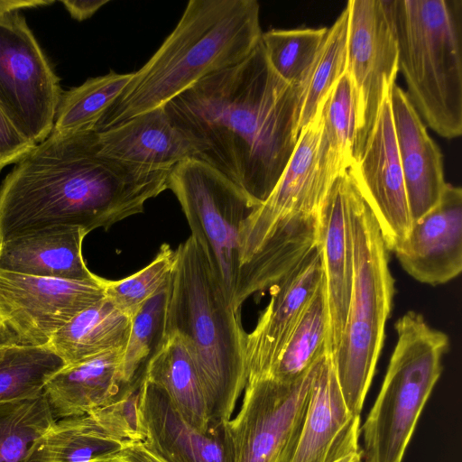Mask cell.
<instances>
[{
  "instance_id": "6da1fadb",
  "label": "cell",
  "mask_w": 462,
  "mask_h": 462,
  "mask_svg": "<svg viewBox=\"0 0 462 462\" xmlns=\"http://www.w3.org/2000/svg\"><path fill=\"white\" fill-rule=\"evenodd\" d=\"M306 83L277 75L260 41L245 60L199 80L164 109L191 143L194 158L260 206L296 147Z\"/></svg>"
},
{
  "instance_id": "7a4b0ae2",
  "label": "cell",
  "mask_w": 462,
  "mask_h": 462,
  "mask_svg": "<svg viewBox=\"0 0 462 462\" xmlns=\"http://www.w3.org/2000/svg\"><path fill=\"white\" fill-rule=\"evenodd\" d=\"M171 170L132 165L99 152L96 132H51L0 186V245L27 233L107 230L143 212L168 189Z\"/></svg>"
},
{
  "instance_id": "3957f363",
  "label": "cell",
  "mask_w": 462,
  "mask_h": 462,
  "mask_svg": "<svg viewBox=\"0 0 462 462\" xmlns=\"http://www.w3.org/2000/svg\"><path fill=\"white\" fill-rule=\"evenodd\" d=\"M255 0H190L174 30L97 125L102 131L164 106L205 77L245 60L261 41Z\"/></svg>"
},
{
  "instance_id": "277c9868",
  "label": "cell",
  "mask_w": 462,
  "mask_h": 462,
  "mask_svg": "<svg viewBox=\"0 0 462 462\" xmlns=\"http://www.w3.org/2000/svg\"><path fill=\"white\" fill-rule=\"evenodd\" d=\"M246 334L192 236L175 250L164 337L178 336L197 371L210 427L230 420L247 382Z\"/></svg>"
},
{
  "instance_id": "5b68a950",
  "label": "cell",
  "mask_w": 462,
  "mask_h": 462,
  "mask_svg": "<svg viewBox=\"0 0 462 462\" xmlns=\"http://www.w3.org/2000/svg\"><path fill=\"white\" fill-rule=\"evenodd\" d=\"M346 202L353 280L345 329L331 359L346 407L360 415L383 347L394 279L389 251L350 167Z\"/></svg>"
},
{
  "instance_id": "8992f818",
  "label": "cell",
  "mask_w": 462,
  "mask_h": 462,
  "mask_svg": "<svg viewBox=\"0 0 462 462\" xmlns=\"http://www.w3.org/2000/svg\"><path fill=\"white\" fill-rule=\"evenodd\" d=\"M407 96L439 135L462 134V0H393Z\"/></svg>"
},
{
  "instance_id": "52a82bcc",
  "label": "cell",
  "mask_w": 462,
  "mask_h": 462,
  "mask_svg": "<svg viewBox=\"0 0 462 462\" xmlns=\"http://www.w3.org/2000/svg\"><path fill=\"white\" fill-rule=\"evenodd\" d=\"M397 341L377 398L361 428L365 462H402L441 371L447 334L407 311L395 323Z\"/></svg>"
},
{
  "instance_id": "ba28073f",
  "label": "cell",
  "mask_w": 462,
  "mask_h": 462,
  "mask_svg": "<svg viewBox=\"0 0 462 462\" xmlns=\"http://www.w3.org/2000/svg\"><path fill=\"white\" fill-rule=\"evenodd\" d=\"M168 189L180 202L190 236L200 245L219 289L234 308L241 230L258 206L219 171L196 158L184 160L171 169Z\"/></svg>"
},
{
  "instance_id": "9c48e42d",
  "label": "cell",
  "mask_w": 462,
  "mask_h": 462,
  "mask_svg": "<svg viewBox=\"0 0 462 462\" xmlns=\"http://www.w3.org/2000/svg\"><path fill=\"white\" fill-rule=\"evenodd\" d=\"M59 78L19 12L0 14V107L35 144L52 131Z\"/></svg>"
},
{
  "instance_id": "30bf717a",
  "label": "cell",
  "mask_w": 462,
  "mask_h": 462,
  "mask_svg": "<svg viewBox=\"0 0 462 462\" xmlns=\"http://www.w3.org/2000/svg\"><path fill=\"white\" fill-rule=\"evenodd\" d=\"M393 0H349L346 72L356 106L354 160L359 154L399 72Z\"/></svg>"
},
{
  "instance_id": "8fae6325",
  "label": "cell",
  "mask_w": 462,
  "mask_h": 462,
  "mask_svg": "<svg viewBox=\"0 0 462 462\" xmlns=\"http://www.w3.org/2000/svg\"><path fill=\"white\" fill-rule=\"evenodd\" d=\"M319 361L292 382H246L239 410L220 425L232 462H278L304 414Z\"/></svg>"
},
{
  "instance_id": "7c38bea8",
  "label": "cell",
  "mask_w": 462,
  "mask_h": 462,
  "mask_svg": "<svg viewBox=\"0 0 462 462\" xmlns=\"http://www.w3.org/2000/svg\"><path fill=\"white\" fill-rule=\"evenodd\" d=\"M105 278L70 281L0 270V324L16 345H49L54 334L105 297Z\"/></svg>"
},
{
  "instance_id": "4fadbf2b",
  "label": "cell",
  "mask_w": 462,
  "mask_h": 462,
  "mask_svg": "<svg viewBox=\"0 0 462 462\" xmlns=\"http://www.w3.org/2000/svg\"><path fill=\"white\" fill-rule=\"evenodd\" d=\"M321 128L322 108L300 131L293 153L270 196L245 220L241 230L240 267L283 219L299 213H319L335 180L321 160Z\"/></svg>"
},
{
  "instance_id": "5bb4252c",
  "label": "cell",
  "mask_w": 462,
  "mask_h": 462,
  "mask_svg": "<svg viewBox=\"0 0 462 462\" xmlns=\"http://www.w3.org/2000/svg\"><path fill=\"white\" fill-rule=\"evenodd\" d=\"M350 169L375 218L386 248L393 251L407 236L412 220L395 139L390 96L383 103Z\"/></svg>"
},
{
  "instance_id": "9a60e30c",
  "label": "cell",
  "mask_w": 462,
  "mask_h": 462,
  "mask_svg": "<svg viewBox=\"0 0 462 462\" xmlns=\"http://www.w3.org/2000/svg\"><path fill=\"white\" fill-rule=\"evenodd\" d=\"M360 415L343 398L331 356L319 361L309 401L278 462H336L360 451Z\"/></svg>"
},
{
  "instance_id": "2e32d148",
  "label": "cell",
  "mask_w": 462,
  "mask_h": 462,
  "mask_svg": "<svg viewBox=\"0 0 462 462\" xmlns=\"http://www.w3.org/2000/svg\"><path fill=\"white\" fill-rule=\"evenodd\" d=\"M408 274L430 285L456 278L462 271V189L448 183L439 203L412 222L394 249Z\"/></svg>"
},
{
  "instance_id": "e0dca14e",
  "label": "cell",
  "mask_w": 462,
  "mask_h": 462,
  "mask_svg": "<svg viewBox=\"0 0 462 462\" xmlns=\"http://www.w3.org/2000/svg\"><path fill=\"white\" fill-rule=\"evenodd\" d=\"M322 280L317 245L270 289L269 303L246 334L247 381L266 374Z\"/></svg>"
},
{
  "instance_id": "ac0fdd59",
  "label": "cell",
  "mask_w": 462,
  "mask_h": 462,
  "mask_svg": "<svg viewBox=\"0 0 462 462\" xmlns=\"http://www.w3.org/2000/svg\"><path fill=\"white\" fill-rule=\"evenodd\" d=\"M348 169L335 179L319 211L318 246L328 318L327 352L331 358L337 350L345 329L353 280L346 202Z\"/></svg>"
},
{
  "instance_id": "d6986e66",
  "label": "cell",
  "mask_w": 462,
  "mask_h": 462,
  "mask_svg": "<svg viewBox=\"0 0 462 462\" xmlns=\"http://www.w3.org/2000/svg\"><path fill=\"white\" fill-rule=\"evenodd\" d=\"M395 139L412 222L439 201L447 182L443 156L406 92L396 84L391 95Z\"/></svg>"
},
{
  "instance_id": "ffe728a7",
  "label": "cell",
  "mask_w": 462,
  "mask_h": 462,
  "mask_svg": "<svg viewBox=\"0 0 462 462\" xmlns=\"http://www.w3.org/2000/svg\"><path fill=\"white\" fill-rule=\"evenodd\" d=\"M143 444L166 462H232L221 426L202 432L176 411L164 392L144 379L140 393Z\"/></svg>"
},
{
  "instance_id": "44dd1931",
  "label": "cell",
  "mask_w": 462,
  "mask_h": 462,
  "mask_svg": "<svg viewBox=\"0 0 462 462\" xmlns=\"http://www.w3.org/2000/svg\"><path fill=\"white\" fill-rule=\"evenodd\" d=\"M99 152L132 165L171 170L195 151L164 106L137 115L102 131H95Z\"/></svg>"
},
{
  "instance_id": "7402d4cb",
  "label": "cell",
  "mask_w": 462,
  "mask_h": 462,
  "mask_svg": "<svg viewBox=\"0 0 462 462\" xmlns=\"http://www.w3.org/2000/svg\"><path fill=\"white\" fill-rule=\"evenodd\" d=\"M79 227H53L27 233L0 245V270L70 281H97L87 267Z\"/></svg>"
},
{
  "instance_id": "603a6c76",
  "label": "cell",
  "mask_w": 462,
  "mask_h": 462,
  "mask_svg": "<svg viewBox=\"0 0 462 462\" xmlns=\"http://www.w3.org/2000/svg\"><path fill=\"white\" fill-rule=\"evenodd\" d=\"M123 351H109L66 365L53 374L43 394L54 417L90 414L120 397L133 383H126L121 372Z\"/></svg>"
},
{
  "instance_id": "cb8c5ba5",
  "label": "cell",
  "mask_w": 462,
  "mask_h": 462,
  "mask_svg": "<svg viewBox=\"0 0 462 462\" xmlns=\"http://www.w3.org/2000/svg\"><path fill=\"white\" fill-rule=\"evenodd\" d=\"M319 213H299L276 226L259 250L239 270L234 308L240 312L251 296L280 282L318 245Z\"/></svg>"
},
{
  "instance_id": "d4e9b609",
  "label": "cell",
  "mask_w": 462,
  "mask_h": 462,
  "mask_svg": "<svg viewBox=\"0 0 462 462\" xmlns=\"http://www.w3.org/2000/svg\"><path fill=\"white\" fill-rule=\"evenodd\" d=\"M143 374L164 392L186 421L202 432L209 431L205 395L193 362L178 336L164 337L146 363Z\"/></svg>"
},
{
  "instance_id": "484cf974",
  "label": "cell",
  "mask_w": 462,
  "mask_h": 462,
  "mask_svg": "<svg viewBox=\"0 0 462 462\" xmlns=\"http://www.w3.org/2000/svg\"><path fill=\"white\" fill-rule=\"evenodd\" d=\"M130 328L131 318L105 296L59 329L49 345L66 365H72L124 349Z\"/></svg>"
},
{
  "instance_id": "4316f807",
  "label": "cell",
  "mask_w": 462,
  "mask_h": 462,
  "mask_svg": "<svg viewBox=\"0 0 462 462\" xmlns=\"http://www.w3.org/2000/svg\"><path fill=\"white\" fill-rule=\"evenodd\" d=\"M125 442L105 430L91 414L63 418L34 444L28 462H109Z\"/></svg>"
},
{
  "instance_id": "83f0119b",
  "label": "cell",
  "mask_w": 462,
  "mask_h": 462,
  "mask_svg": "<svg viewBox=\"0 0 462 462\" xmlns=\"http://www.w3.org/2000/svg\"><path fill=\"white\" fill-rule=\"evenodd\" d=\"M328 318L324 278L263 377L292 382L327 354Z\"/></svg>"
},
{
  "instance_id": "f1b7e54d",
  "label": "cell",
  "mask_w": 462,
  "mask_h": 462,
  "mask_svg": "<svg viewBox=\"0 0 462 462\" xmlns=\"http://www.w3.org/2000/svg\"><path fill=\"white\" fill-rule=\"evenodd\" d=\"M66 365L50 345L16 344L0 347V403L36 397Z\"/></svg>"
},
{
  "instance_id": "f546056e",
  "label": "cell",
  "mask_w": 462,
  "mask_h": 462,
  "mask_svg": "<svg viewBox=\"0 0 462 462\" xmlns=\"http://www.w3.org/2000/svg\"><path fill=\"white\" fill-rule=\"evenodd\" d=\"M133 76L131 73H109L87 79L79 87L63 92L51 132L75 134L95 131L107 109L113 105Z\"/></svg>"
},
{
  "instance_id": "4dcf8cb0",
  "label": "cell",
  "mask_w": 462,
  "mask_h": 462,
  "mask_svg": "<svg viewBox=\"0 0 462 462\" xmlns=\"http://www.w3.org/2000/svg\"><path fill=\"white\" fill-rule=\"evenodd\" d=\"M355 140V97L345 72L322 107L319 150L322 162L332 177L337 178L353 164Z\"/></svg>"
},
{
  "instance_id": "1f68e13d",
  "label": "cell",
  "mask_w": 462,
  "mask_h": 462,
  "mask_svg": "<svg viewBox=\"0 0 462 462\" xmlns=\"http://www.w3.org/2000/svg\"><path fill=\"white\" fill-rule=\"evenodd\" d=\"M349 11L347 5L328 28L310 69L301 98L299 131L321 110L326 99L346 69V42Z\"/></svg>"
},
{
  "instance_id": "d6a6232c",
  "label": "cell",
  "mask_w": 462,
  "mask_h": 462,
  "mask_svg": "<svg viewBox=\"0 0 462 462\" xmlns=\"http://www.w3.org/2000/svg\"><path fill=\"white\" fill-rule=\"evenodd\" d=\"M56 421L43 393L0 403V462H28L40 438Z\"/></svg>"
},
{
  "instance_id": "836d02e7",
  "label": "cell",
  "mask_w": 462,
  "mask_h": 462,
  "mask_svg": "<svg viewBox=\"0 0 462 462\" xmlns=\"http://www.w3.org/2000/svg\"><path fill=\"white\" fill-rule=\"evenodd\" d=\"M328 28L273 29L261 42L273 70L291 84L307 82Z\"/></svg>"
},
{
  "instance_id": "e575fe53",
  "label": "cell",
  "mask_w": 462,
  "mask_h": 462,
  "mask_svg": "<svg viewBox=\"0 0 462 462\" xmlns=\"http://www.w3.org/2000/svg\"><path fill=\"white\" fill-rule=\"evenodd\" d=\"M168 288L169 283L131 317L130 332L120 363L123 377L128 383L143 374L146 363L164 338Z\"/></svg>"
},
{
  "instance_id": "d590c367",
  "label": "cell",
  "mask_w": 462,
  "mask_h": 462,
  "mask_svg": "<svg viewBox=\"0 0 462 462\" xmlns=\"http://www.w3.org/2000/svg\"><path fill=\"white\" fill-rule=\"evenodd\" d=\"M174 261L175 251L162 244L153 260L140 271L117 281L105 279V296L131 318L169 283Z\"/></svg>"
},
{
  "instance_id": "8d00e7d4",
  "label": "cell",
  "mask_w": 462,
  "mask_h": 462,
  "mask_svg": "<svg viewBox=\"0 0 462 462\" xmlns=\"http://www.w3.org/2000/svg\"><path fill=\"white\" fill-rule=\"evenodd\" d=\"M143 374L111 403L90 414L111 435L125 441H143L144 429L140 410Z\"/></svg>"
},
{
  "instance_id": "74e56055",
  "label": "cell",
  "mask_w": 462,
  "mask_h": 462,
  "mask_svg": "<svg viewBox=\"0 0 462 462\" xmlns=\"http://www.w3.org/2000/svg\"><path fill=\"white\" fill-rule=\"evenodd\" d=\"M35 145L19 133L0 107V170L18 162Z\"/></svg>"
},
{
  "instance_id": "f35d334b",
  "label": "cell",
  "mask_w": 462,
  "mask_h": 462,
  "mask_svg": "<svg viewBox=\"0 0 462 462\" xmlns=\"http://www.w3.org/2000/svg\"><path fill=\"white\" fill-rule=\"evenodd\" d=\"M109 462H166L150 450L143 441H126Z\"/></svg>"
},
{
  "instance_id": "ab89813d",
  "label": "cell",
  "mask_w": 462,
  "mask_h": 462,
  "mask_svg": "<svg viewBox=\"0 0 462 462\" xmlns=\"http://www.w3.org/2000/svg\"><path fill=\"white\" fill-rule=\"evenodd\" d=\"M109 0H63L60 3L70 14L71 17L78 21H83L91 17Z\"/></svg>"
},
{
  "instance_id": "60d3db41",
  "label": "cell",
  "mask_w": 462,
  "mask_h": 462,
  "mask_svg": "<svg viewBox=\"0 0 462 462\" xmlns=\"http://www.w3.org/2000/svg\"><path fill=\"white\" fill-rule=\"evenodd\" d=\"M53 3L52 0H0V14L18 12L20 9L48 5Z\"/></svg>"
},
{
  "instance_id": "b9f144b4",
  "label": "cell",
  "mask_w": 462,
  "mask_h": 462,
  "mask_svg": "<svg viewBox=\"0 0 462 462\" xmlns=\"http://www.w3.org/2000/svg\"><path fill=\"white\" fill-rule=\"evenodd\" d=\"M11 344H15L13 335L0 324V347Z\"/></svg>"
},
{
  "instance_id": "7bdbcfd3",
  "label": "cell",
  "mask_w": 462,
  "mask_h": 462,
  "mask_svg": "<svg viewBox=\"0 0 462 462\" xmlns=\"http://www.w3.org/2000/svg\"><path fill=\"white\" fill-rule=\"evenodd\" d=\"M362 457H363V451L361 449L360 451L351 454V455H348L346 457H344L336 462H361Z\"/></svg>"
}]
</instances>
